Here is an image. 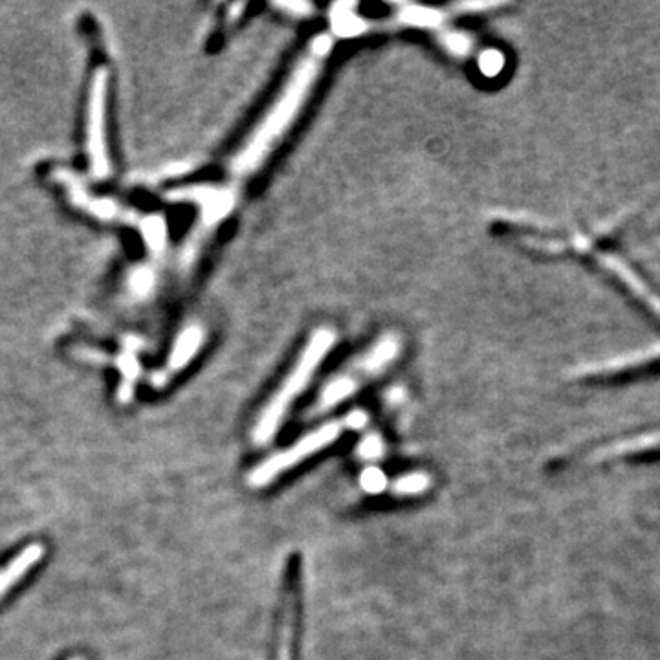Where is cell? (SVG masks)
<instances>
[{
  "mask_svg": "<svg viewBox=\"0 0 660 660\" xmlns=\"http://www.w3.org/2000/svg\"><path fill=\"white\" fill-rule=\"evenodd\" d=\"M660 231V197L648 204L627 209L615 219L587 224L571 230L527 231L525 241L543 255L569 257L591 266L605 255H618L627 242L646 239Z\"/></svg>",
  "mask_w": 660,
  "mask_h": 660,
  "instance_id": "cell-1",
  "label": "cell"
},
{
  "mask_svg": "<svg viewBox=\"0 0 660 660\" xmlns=\"http://www.w3.org/2000/svg\"><path fill=\"white\" fill-rule=\"evenodd\" d=\"M330 50H332V39L329 35H318L308 44L307 54L297 63L296 70L286 81L277 101L266 112L264 120L255 127L252 136L244 142L241 151L233 156L230 165L231 175L235 178L252 176L272 154L277 142L285 136L286 131L292 127V123L303 109L305 101L318 81L319 70Z\"/></svg>",
  "mask_w": 660,
  "mask_h": 660,
  "instance_id": "cell-2",
  "label": "cell"
},
{
  "mask_svg": "<svg viewBox=\"0 0 660 660\" xmlns=\"http://www.w3.org/2000/svg\"><path fill=\"white\" fill-rule=\"evenodd\" d=\"M334 341H336V336L329 329H321L312 334L307 347L303 349L299 360L294 365V369L286 376L281 389H277V393L272 396V400L264 406L263 413H261V417L255 424L253 442L257 446L268 444L270 440L274 439V435L277 433V429L281 428V422L286 417L292 402L305 391L308 382L312 380V376L318 371L319 363L327 358Z\"/></svg>",
  "mask_w": 660,
  "mask_h": 660,
  "instance_id": "cell-3",
  "label": "cell"
},
{
  "mask_svg": "<svg viewBox=\"0 0 660 660\" xmlns=\"http://www.w3.org/2000/svg\"><path fill=\"white\" fill-rule=\"evenodd\" d=\"M365 422H367V415L362 413V411H354V413H351L349 417L343 418V420L329 422V424H325L321 428L310 431L303 439L297 440L294 446L275 453L272 457H268L266 461L261 462L259 466H255L253 472L248 475V483L253 488H264V486H268L279 475H283L290 468H294L297 464L307 461L308 457H312L314 453H318L323 448L330 446L334 440L340 437L345 429L362 428Z\"/></svg>",
  "mask_w": 660,
  "mask_h": 660,
  "instance_id": "cell-4",
  "label": "cell"
},
{
  "mask_svg": "<svg viewBox=\"0 0 660 660\" xmlns=\"http://www.w3.org/2000/svg\"><path fill=\"white\" fill-rule=\"evenodd\" d=\"M660 374V343L644 351L611 358L604 362L587 363L574 371V378L587 385L633 384Z\"/></svg>",
  "mask_w": 660,
  "mask_h": 660,
  "instance_id": "cell-5",
  "label": "cell"
},
{
  "mask_svg": "<svg viewBox=\"0 0 660 660\" xmlns=\"http://www.w3.org/2000/svg\"><path fill=\"white\" fill-rule=\"evenodd\" d=\"M400 351V343L395 336H387L384 340L378 341L371 351L363 356L360 362L354 365V369L347 373L340 374L334 378L319 395L318 402L314 406V415L321 411H327L330 407L343 402L347 396L358 391V387L371 376L382 373L389 363L395 360Z\"/></svg>",
  "mask_w": 660,
  "mask_h": 660,
  "instance_id": "cell-6",
  "label": "cell"
},
{
  "mask_svg": "<svg viewBox=\"0 0 660 660\" xmlns=\"http://www.w3.org/2000/svg\"><path fill=\"white\" fill-rule=\"evenodd\" d=\"M660 459V428L640 431L620 439L604 442L585 453L587 464L607 462H638Z\"/></svg>",
  "mask_w": 660,
  "mask_h": 660,
  "instance_id": "cell-7",
  "label": "cell"
},
{
  "mask_svg": "<svg viewBox=\"0 0 660 660\" xmlns=\"http://www.w3.org/2000/svg\"><path fill=\"white\" fill-rule=\"evenodd\" d=\"M398 15L409 26H420V28H439L444 21V15L440 11L424 6H404Z\"/></svg>",
  "mask_w": 660,
  "mask_h": 660,
  "instance_id": "cell-8",
  "label": "cell"
},
{
  "mask_svg": "<svg viewBox=\"0 0 660 660\" xmlns=\"http://www.w3.org/2000/svg\"><path fill=\"white\" fill-rule=\"evenodd\" d=\"M332 19H334L336 32L341 35H356V33L362 32V19L356 13H352V6H345V4L336 6V13L332 15Z\"/></svg>",
  "mask_w": 660,
  "mask_h": 660,
  "instance_id": "cell-9",
  "label": "cell"
},
{
  "mask_svg": "<svg viewBox=\"0 0 660 660\" xmlns=\"http://www.w3.org/2000/svg\"><path fill=\"white\" fill-rule=\"evenodd\" d=\"M198 345H200V332L198 330H189V332H186L180 338V341H178V347H176L171 365L175 369H180L182 365H186L189 362V358L197 352Z\"/></svg>",
  "mask_w": 660,
  "mask_h": 660,
  "instance_id": "cell-10",
  "label": "cell"
},
{
  "mask_svg": "<svg viewBox=\"0 0 660 660\" xmlns=\"http://www.w3.org/2000/svg\"><path fill=\"white\" fill-rule=\"evenodd\" d=\"M429 486V477L426 473H413L406 475L395 483V494L413 495L424 492Z\"/></svg>",
  "mask_w": 660,
  "mask_h": 660,
  "instance_id": "cell-11",
  "label": "cell"
},
{
  "mask_svg": "<svg viewBox=\"0 0 660 660\" xmlns=\"http://www.w3.org/2000/svg\"><path fill=\"white\" fill-rule=\"evenodd\" d=\"M442 44L453 55H466L472 48V39L462 32H448L442 35Z\"/></svg>",
  "mask_w": 660,
  "mask_h": 660,
  "instance_id": "cell-12",
  "label": "cell"
},
{
  "mask_svg": "<svg viewBox=\"0 0 660 660\" xmlns=\"http://www.w3.org/2000/svg\"><path fill=\"white\" fill-rule=\"evenodd\" d=\"M479 66H481V70H483V74H486V76H495V74H499L503 70L505 57H503L501 52L490 48V50H486V52L481 54Z\"/></svg>",
  "mask_w": 660,
  "mask_h": 660,
  "instance_id": "cell-13",
  "label": "cell"
},
{
  "mask_svg": "<svg viewBox=\"0 0 660 660\" xmlns=\"http://www.w3.org/2000/svg\"><path fill=\"white\" fill-rule=\"evenodd\" d=\"M363 486L367 488V492H373V494L380 492L384 488V475L378 470H369L363 479Z\"/></svg>",
  "mask_w": 660,
  "mask_h": 660,
  "instance_id": "cell-14",
  "label": "cell"
},
{
  "mask_svg": "<svg viewBox=\"0 0 660 660\" xmlns=\"http://www.w3.org/2000/svg\"><path fill=\"white\" fill-rule=\"evenodd\" d=\"M277 8H281V10L285 11H290V13H294V15H307V13H310V6L308 4H305V2H290V4H285V2H281V4H275Z\"/></svg>",
  "mask_w": 660,
  "mask_h": 660,
  "instance_id": "cell-15",
  "label": "cell"
}]
</instances>
